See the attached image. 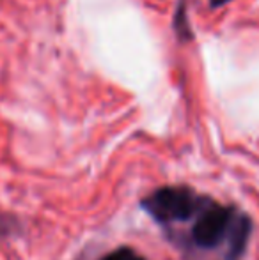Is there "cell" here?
Returning <instances> with one entry per match:
<instances>
[{
	"label": "cell",
	"mask_w": 259,
	"mask_h": 260,
	"mask_svg": "<svg viewBox=\"0 0 259 260\" xmlns=\"http://www.w3.org/2000/svg\"><path fill=\"white\" fill-rule=\"evenodd\" d=\"M144 207L158 219H188L195 211V200L185 188H162L144 202Z\"/></svg>",
	"instance_id": "1"
},
{
	"label": "cell",
	"mask_w": 259,
	"mask_h": 260,
	"mask_svg": "<svg viewBox=\"0 0 259 260\" xmlns=\"http://www.w3.org/2000/svg\"><path fill=\"white\" fill-rule=\"evenodd\" d=\"M229 229V211L224 207L213 206L200 214L194 225V239L199 246L211 248L218 244Z\"/></svg>",
	"instance_id": "2"
},
{
	"label": "cell",
	"mask_w": 259,
	"mask_h": 260,
	"mask_svg": "<svg viewBox=\"0 0 259 260\" xmlns=\"http://www.w3.org/2000/svg\"><path fill=\"white\" fill-rule=\"evenodd\" d=\"M250 236V221L247 216H240L236 221H229V258L238 260L245 251Z\"/></svg>",
	"instance_id": "3"
},
{
	"label": "cell",
	"mask_w": 259,
	"mask_h": 260,
	"mask_svg": "<svg viewBox=\"0 0 259 260\" xmlns=\"http://www.w3.org/2000/svg\"><path fill=\"white\" fill-rule=\"evenodd\" d=\"M121 260H144V258L137 257V255H135L133 251L128 250V248H125V251H123V257H121Z\"/></svg>",
	"instance_id": "4"
},
{
	"label": "cell",
	"mask_w": 259,
	"mask_h": 260,
	"mask_svg": "<svg viewBox=\"0 0 259 260\" xmlns=\"http://www.w3.org/2000/svg\"><path fill=\"white\" fill-rule=\"evenodd\" d=\"M123 251H125V248H123V250H118V251H116V253L108 255V257H105L103 260H121V257H123Z\"/></svg>",
	"instance_id": "5"
},
{
	"label": "cell",
	"mask_w": 259,
	"mask_h": 260,
	"mask_svg": "<svg viewBox=\"0 0 259 260\" xmlns=\"http://www.w3.org/2000/svg\"><path fill=\"white\" fill-rule=\"evenodd\" d=\"M225 2H229V0H211V6H222Z\"/></svg>",
	"instance_id": "6"
}]
</instances>
